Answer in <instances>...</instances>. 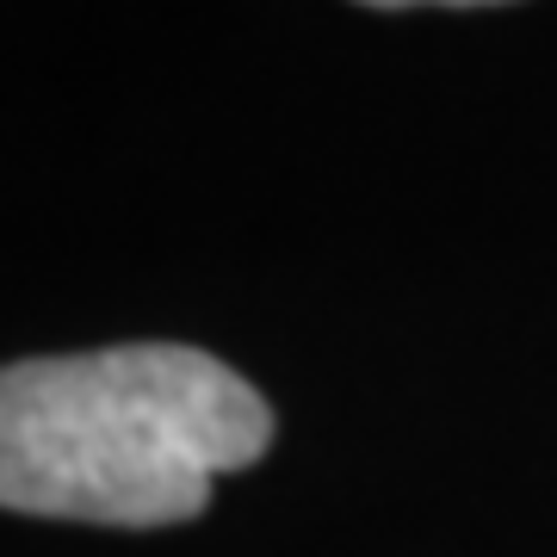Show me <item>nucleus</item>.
Wrapping results in <instances>:
<instances>
[{
	"label": "nucleus",
	"mask_w": 557,
	"mask_h": 557,
	"mask_svg": "<svg viewBox=\"0 0 557 557\" xmlns=\"http://www.w3.org/2000/svg\"><path fill=\"white\" fill-rule=\"evenodd\" d=\"M267 446V397L205 347L131 341L0 366V508L13 515L180 527Z\"/></svg>",
	"instance_id": "f257e3e1"
}]
</instances>
